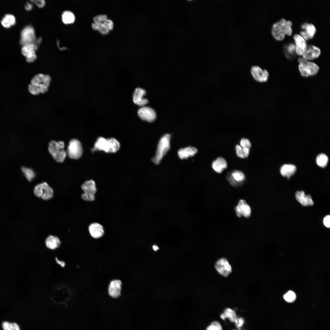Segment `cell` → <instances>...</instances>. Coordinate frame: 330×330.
Here are the masks:
<instances>
[{"label": "cell", "mask_w": 330, "mask_h": 330, "mask_svg": "<svg viewBox=\"0 0 330 330\" xmlns=\"http://www.w3.org/2000/svg\"><path fill=\"white\" fill-rule=\"evenodd\" d=\"M220 317L224 320L226 318H228L231 322L233 323H235L237 318L235 311L230 308H226L223 313L221 314Z\"/></svg>", "instance_id": "cell-29"}, {"label": "cell", "mask_w": 330, "mask_h": 330, "mask_svg": "<svg viewBox=\"0 0 330 330\" xmlns=\"http://www.w3.org/2000/svg\"><path fill=\"white\" fill-rule=\"evenodd\" d=\"M38 47L34 43L28 44L23 46L21 52L25 57L28 63L34 62L37 58L35 51Z\"/></svg>", "instance_id": "cell-10"}, {"label": "cell", "mask_w": 330, "mask_h": 330, "mask_svg": "<svg viewBox=\"0 0 330 330\" xmlns=\"http://www.w3.org/2000/svg\"><path fill=\"white\" fill-rule=\"evenodd\" d=\"M82 148L81 143L78 140H71L68 146L66 153L70 158L77 159L79 158L82 154Z\"/></svg>", "instance_id": "cell-7"}, {"label": "cell", "mask_w": 330, "mask_h": 330, "mask_svg": "<svg viewBox=\"0 0 330 330\" xmlns=\"http://www.w3.org/2000/svg\"><path fill=\"white\" fill-rule=\"evenodd\" d=\"M323 223L327 227L329 228L330 227V216L328 215L326 216L323 219Z\"/></svg>", "instance_id": "cell-44"}, {"label": "cell", "mask_w": 330, "mask_h": 330, "mask_svg": "<svg viewBox=\"0 0 330 330\" xmlns=\"http://www.w3.org/2000/svg\"><path fill=\"white\" fill-rule=\"evenodd\" d=\"M45 244L48 248L54 250L60 246L61 242L57 237L50 235L46 239Z\"/></svg>", "instance_id": "cell-24"}, {"label": "cell", "mask_w": 330, "mask_h": 330, "mask_svg": "<svg viewBox=\"0 0 330 330\" xmlns=\"http://www.w3.org/2000/svg\"><path fill=\"white\" fill-rule=\"evenodd\" d=\"M295 43V51L299 55H302L307 49L306 40L300 35L296 34L293 37Z\"/></svg>", "instance_id": "cell-15"}, {"label": "cell", "mask_w": 330, "mask_h": 330, "mask_svg": "<svg viewBox=\"0 0 330 330\" xmlns=\"http://www.w3.org/2000/svg\"><path fill=\"white\" fill-rule=\"evenodd\" d=\"M51 81V77L49 75L37 74L31 79L28 86L29 91L35 95L45 93L48 90Z\"/></svg>", "instance_id": "cell-1"}, {"label": "cell", "mask_w": 330, "mask_h": 330, "mask_svg": "<svg viewBox=\"0 0 330 330\" xmlns=\"http://www.w3.org/2000/svg\"><path fill=\"white\" fill-rule=\"evenodd\" d=\"M206 330H222V327L219 322L217 321L212 322L206 328Z\"/></svg>", "instance_id": "cell-36"}, {"label": "cell", "mask_w": 330, "mask_h": 330, "mask_svg": "<svg viewBox=\"0 0 330 330\" xmlns=\"http://www.w3.org/2000/svg\"><path fill=\"white\" fill-rule=\"evenodd\" d=\"M81 197L84 200L92 201L95 200V194L92 193L84 192L82 194Z\"/></svg>", "instance_id": "cell-39"}, {"label": "cell", "mask_w": 330, "mask_h": 330, "mask_svg": "<svg viewBox=\"0 0 330 330\" xmlns=\"http://www.w3.org/2000/svg\"><path fill=\"white\" fill-rule=\"evenodd\" d=\"M34 193L37 197L44 200H48L53 198V191L46 182L37 184L34 187Z\"/></svg>", "instance_id": "cell-6"}, {"label": "cell", "mask_w": 330, "mask_h": 330, "mask_svg": "<svg viewBox=\"0 0 330 330\" xmlns=\"http://www.w3.org/2000/svg\"><path fill=\"white\" fill-rule=\"evenodd\" d=\"M138 114L142 120L152 122L156 119V115L155 110L151 107L143 106L138 111Z\"/></svg>", "instance_id": "cell-12"}, {"label": "cell", "mask_w": 330, "mask_h": 330, "mask_svg": "<svg viewBox=\"0 0 330 330\" xmlns=\"http://www.w3.org/2000/svg\"><path fill=\"white\" fill-rule=\"evenodd\" d=\"M81 188L84 193L95 194L97 188L95 182L90 180L85 182L81 185Z\"/></svg>", "instance_id": "cell-26"}, {"label": "cell", "mask_w": 330, "mask_h": 330, "mask_svg": "<svg viewBox=\"0 0 330 330\" xmlns=\"http://www.w3.org/2000/svg\"><path fill=\"white\" fill-rule=\"evenodd\" d=\"M251 73L254 79L256 81L264 82H266L269 77V73L266 70H262L259 66L255 65L251 67Z\"/></svg>", "instance_id": "cell-11"}, {"label": "cell", "mask_w": 330, "mask_h": 330, "mask_svg": "<svg viewBox=\"0 0 330 330\" xmlns=\"http://www.w3.org/2000/svg\"><path fill=\"white\" fill-rule=\"evenodd\" d=\"M284 298L286 301L290 302H292L295 299L296 295L293 292L290 291L284 295Z\"/></svg>", "instance_id": "cell-38"}, {"label": "cell", "mask_w": 330, "mask_h": 330, "mask_svg": "<svg viewBox=\"0 0 330 330\" xmlns=\"http://www.w3.org/2000/svg\"><path fill=\"white\" fill-rule=\"evenodd\" d=\"M98 31L102 34L105 35L107 34L109 31L107 28L103 24H100Z\"/></svg>", "instance_id": "cell-43"}, {"label": "cell", "mask_w": 330, "mask_h": 330, "mask_svg": "<svg viewBox=\"0 0 330 330\" xmlns=\"http://www.w3.org/2000/svg\"><path fill=\"white\" fill-rule=\"evenodd\" d=\"M170 135L167 134L163 135L160 139L155 156L152 159V162L158 164L163 157L170 148Z\"/></svg>", "instance_id": "cell-3"}, {"label": "cell", "mask_w": 330, "mask_h": 330, "mask_svg": "<svg viewBox=\"0 0 330 330\" xmlns=\"http://www.w3.org/2000/svg\"><path fill=\"white\" fill-rule=\"evenodd\" d=\"M61 16L63 22L66 24H72L75 20V17L74 14L69 11L64 12Z\"/></svg>", "instance_id": "cell-31"}, {"label": "cell", "mask_w": 330, "mask_h": 330, "mask_svg": "<svg viewBox=\"0 0 330 330\" xmlns=\"http://www.w3.org/2000/svg\"><path fill=\"white\" fill-rule=\"evenodd\" d=\"M42 38L41 37H39L37 39H36L34 44H35L38 47L39 45L42 41Z\"/></svg>", "instance_id": "cell-48"}, {"label": "cell", "mask_w": 330, "mask_h": 330, "mask_svg": "<svg viewBox=\"0 0 330 330\" xmlns=\"http://www.w3.org/2000/svg\"><path fill=\"white\" fill-rule=\"evenodd\" d=\"M295 197L297 201L303 206H310L314 204L311 196L309 195H306L303 191L297 192L295 193Z\"/></svg>", "instance_id": "cell-20"}, {"label": "cell", "mask_w": 330, "mask_h": 330, "mask_svg": "<svg viewBox=\"0 0 330 330\" xmlns=\"http://www.w3.org/2000/svg\"><path fill=\"white\" fill-rule=\"evenodd\" d=\"M35 4L39 8L43 7L45 5V2L43 0H37L34 1Z\"/></svg>", "instance_id": "cell-45"}, {"label": "cell", "mask_w": 330, "mask_h": 330, "mask_svg": "<svg viewBox=\"0 0 330 330\" xmlns=\"http://www.w3.org/2000/svg\"><path fill=\"white\" fill-rule=\"evenodd\" d=\"M2 327L4 330H20L19 325L15 323L4 321L2 323Z\"/></svg>", "instance_id": "cell-35"}, {"label": "cell", "mask_w": 330, "mask_h": 330, "mask_svg": "<svg viewBox=\"0 0 330 330\" xmlns=\"http://www.w3.org/2000/svg\"><path fill=\"white\" fill-rule=\"evenodd\" d=\"M152 249L155 251H157L159 249V248L158 246L156 245H154L152 246Z\"/></svg>", "instance_id": "cell-50"}, {"label": "cell", "mask_w": 330, "mask_h": 330, "mask_svg": "<svg viewBox=\"0 0 330 330\" xmlns=\"http://www.w3.org/2000/svg\"><path fill=\"white\" fill-rule=\"evenodd\" d=\"M244 322V319L242 317H237L235 322L236 327L239 330H240V327L243 326Z\"/></svg>", "instance_id": "cell-41"}, {"label": "cell", "mask_w": 330, "mask_h": 330, "mask_svg": "<svg viewBox=\"0 0 330 330\" xmlns=\"http://www.w3.org/2000/svg\"><path fill=\"white\" fill-rule=\"evenodd\" d=\"M108 147V139L100 137L97 139L94 147L92 149L93 152L97 151H103L107 152Z\"/></svg>", "instance_id": "cell-23"}, {"label": "cell", "mask_w": 330, "mask_h": 330, "mask_svg": "<svg viewBox=\"0 0 330 330\" xmlns=\"http://www.w3.org/2000/svg\"><path fill=\"white\" fill-rule=\"evenodd\" d=\"M235 210L237 215L239 217L243 216L247 218L250 216L251 208L244 200H240L238 205L235 207Z\"/></svg>", "instance_id": "cell-14"}, {"label": "cell", "mask_w": 330, "mask_h": 330, "mask_svg": "<svg viewBox=\"0 0 330 330\" xmlns=\"http://www.w3.org/2000/svg\"><path fill=\"white\" fill-rule=\"evenodd\" d=\"M107 19L105 14H101L95 16L93 18L94 23L99 25L103 24Z\"/></svg>", "instance_id": "cell-37"}, {"label": "cell", "mask_w": 330, "mask_h": 330, "mask_svg": "<svg viewBox=\"0 0 330 330\" xmlns=\"http://www.w3.org/2000/svg\"><path fill=\"white\" fill-rule=\"evenodd\" d=\"M103 24L109 31L113 29L114 24L111 20L107 19L103 23Z\"/></svg>", "instance_id": "cell-42"}, {"label": "cell", "mask_w": 330, "mask_h": 330, "mask_svg": "<svg viewBox=\"0 0 330 330\" xmlns=\"http://www.w3.org/2000/svg\"><path fill=\"white\" fill-rule=\"evenodd\" d=\"M88 230L91 236L95 239L101 237L104 233L103 226L97 222L91 223L88 227Z\"/></svg>", "instance_id": "cell-18"}, {"label": "cell", "mask_w": 330, "mask_h": 330, "mask_svg": "<svg viewBox=\"0 0 330 330\" xmlns=\"http://www.w3.org/2000/svg\"><path fill=\"white\" fill-rule=\"evenodd\" d=\"M25 8L27 10L30 11L33 8V5L31 3L28 2L25 5Z\"/></svg>", "instance_id": "cell-47"}, {"label": "cell", "mask_w": 330, "mask_h": 330, "mask_svg": "<svg viewBox=\"0 0 330 330\" xmlns=\"http://www.w3.org/2000/svg\"><path fill=\"white\" fill-rule=\"evenodd\" d=\"M301 28L304 31L300 32V34L305 40L312 39L316 32V29L312 24L304 23L301 26Z\"/></svg>", "instance_id": "cell-16"}, {"label": "cell", "mask_w": 330, "mask_h": 330, "mask_svg": "<svg viewBox=\"0 0 330 330\" xmlns=\"http://www.w3.org/2000/svg\"><path fill=\"white\" fill-rule=\"evenodd\" d=\"M36 39L35 30L31 26H27L22 30L20 41L22 46L34 43Z\"/></svg>", "instance_id": "cell-8"}, {"label": "cell", "mask_w": 330, "mask_h": 330, "mask_svg": "<svg viewBox=\"0 0 330 330\" xmlns=\"http://www.w3.org/2000/svg\"><path fill=\"white\" fill-rule=\"evenodd\" d=\"M197 152V150L196 148L189 146L179 149L178 151V154L181 159H186L193 156Z\"/></svg>", "instance_id": "cell-21"}, {"label": "cell", "mask_w": 330, "mask_h": 330, "mask_svg": "<svg viewBox=\"0 0 330 330\" xmlns=\"http://www.w3.org/2000/svg\"><path fill=\"white\" fill-rule=\"evenodd\" d=\"M245 178V175L242 172L236 170L232 173L229 180L232 185H235L237 182H240L243 181Z\"/></svg>", "instance_id": "cell-27"}, {"label": "cell", "mask_w": 330, "mask_h": 330, "mask_svg": "<svg viewBox=\"0 0 330 330\" xmlns=\"http://www.w3.org/2000/svg\"><path fill=\"white\" fill-rule=\"evenodd\" d=\"M22 171L28 180L29 181L32 180L35 176V174L34 171L30 168L23 167L21 168Z\"/></svg>", "instance_id": "cell-34"}, {"label": "cell", "mask_w": 330, "mask_h": 330, "mask_svg": "<svg viewBox=\"0 0 330 330\" xmlns=\"http://www.w3.org/2000/svg\"><path fill=\"white\" fill-rule=\"evenodd\" d=\"M226 161L223 158L219 157L212 162V167L213 170L217 173H220L227 167Z\"/></svg>", "instance_id": "cell-22"}, {"label": "cell", "mask_w": 330, "mask_h": 330, "mask_svg": "<svg viewBox=\"0 0 330 330\" xmlns=\"http://www.w3.org/2000/svg\"><path fill=\"white\" fill-rule=\"evenodd\" d=\"M299 63V69L301 75L305 77L316 75L319 70V67L315 63L309 61L302 58H298Z\"/></svg>", "instance_id": "cell-5"}, {"label": "cell", "mask_w": 330, "mask_h": 330, "mask_svg": "<svg viewBox=\"0 0 330 330\" xmlns=\"http://www.w3.org/2000/svg\"><path fill=\"white\" fill-rule=\"evenodd\" d=\"M56 260L57 263L60 265L62 267H64V266L65 264L63 261L58 260L57 258H56Z\"/></svg>", "instance_id": "cell-49"}, {"label": "cell", "mask_w": 330, "mask_h": 330, "mask_svg": "<svg viewBox=\"0 0 330 330\" xmlns=\"http://www.w3.org/2000/svg\"><path fill=\"white\" fill-rule=\"evenodd\" d=\"M296 170V167L294 165L284 164L281 167L280 172L283 176L289 178L295 173Z\"/></svg>", "instance_id": "cell-25"}, {"label": "cell", "mask_w": 330, "mask_h": 330, "mask_svg": "<svg viewBox=\"0 0 330 330\" xmlns=\"http://www.w3.org/2000/svg\"><path fill=\"white\" fill-rule=\"evenodd\" d=\"M215 267L217 272L221 276L227 277L232 271V267L228 260L225 258L218 259Z\"/></svg>", "instance_id": "cell-9"}, {"label": "cell", "mask_w": 330, "mask_h": 330, "mask_svg": "<svg viewBox=\"0 0 330 330\" xmlns=\"http://www.w3.org/2000/svg\"><path fill=\"white\" fill-rule=\"evenodd\" d=\"M235 150L237 156L240 158H246L249 155L250 149L242 148L239 145H236Z\"/></svg>", "instance_id": "cell-32"}, {"label": "cell", "mask_w": 330, "mask_h": 330, "mask_svg": "<svg viewBox=\"0 0 330 330\" xmlns=\"http://www.w3.org/2000/svg\"><path fill=\"white\" fill-rule=\"evenodd\" d=\"M287 51L288 52L290 53H292L295 50V45L293 43H291L288 45V46Z\"/></svg>", "instance_id": "cell-46"}, {"label": "cell", "mask_w": 330, "mask_h": 330, "mask_svg": "<svg viewBox=\"0 0 330 330\" xmlns=\"http://www.w3.org/2000/svg\"><path fill=\"white\" fill-rule=\"evenodd\" d=\"M321 54L319 48L314 45L309 46L302 54V58L307 61L312 60L319 57Z\"/></svg>", "instance_id": "cell-19"}, {"label": "cell", "mask_w": 330, "mask_h": 330, "mask_svg": "<svg viewBox=\"0 0 330 330\" xmlns=\"http://www.w3.org/2000/svg\"><path fill=\"white\" fill-rule=\"evenodd\" d=\"M317 164L322 167H326L328 161V156L324 154L321 153L318 155L316 158Z\"/></svg>", "instance_id": "cell-33"}, {"label": "cell", "mask_w": 330, "mask_h": 330, "mask_svg": "<svg viewBox=\"0 0 330 330\" xmlns=\"http://www.w3.org/2000/svg\"><path fill=\"white\" fill-rule=\"evenodd\" d=\"M240 146L242 147L248 148L250 149L251 147V144L250 141L248 139L243 138L240 142Z\"/></svg>", "instance_id": "cell-40"}, {"label": "cell", "mask_w": 330, "mask_h": 330, "mask_svg": "<svg viewBox=\"0 0 330 330\" xmlns=\"http://www.w3.org/2000/svg\"><path fill=\"white\" fill-rule=\"evenodd\" d=\"M108 153H115L117 152L120 147L119 142L114 138H108Z\"/></svg>", "instance_id": "cell-30"}, {"label": "cell", "mask_w": 330, "mask_h": 330, "mask_svg": "<svg viewBox=\"0 0 330 330\" xmlns=\"http://www.w3.org/2000/svg\"><path fill=\"white\" fill-rule=\"evenodd\" d=\"M292 22L282 19L274 23L272 26L271 33L276 39L281 41L283 40L285 35L291 36L292 33Z\"/></svg>", "instance_id": "cell-2"}, {"label": "cell", "mask_w": 330, "mask_h": 330, "mask_svg": "<svg viewBox=\"0 0 330 330\" xmlns=\"http://www.w3.org/2000/svg\"><path fill=\"white\" fill-rule=\"evenodd\" d=\"M122 283L121 280H115L112 281L109 285V295L112 297L116 298L121 295Z\"/></svg>", "instance_id": "cell-17"}, {"label": "cell", "mask_w": 330, "mask_h": 330, "mask_svg": "<svg viewBox=\"0 0 330 330\" xmlns=\"http://www.w3.org/2000/svg\"></svg>", "instance_id": "cell-51"}, {"label": "cell", "mask_w": 330, "mask_h": 330, "mask_svg": "<svg viewBox=\"0 0 330 330\" xmlns=\"http://www.w3.org/2000/svg\"><path fill=\"white\" fill-rule=\"evenodd\" d=\"M15 23V18L13 15L11 14H6L1 21L2 26L6 28H10L14 25Z\"/></svg>", "instance_id": "cell-28"}, {"label": "cell", "mask_w": 330, "mask_h": 330, "mask_svg": "<svg viewBox=\"0 0 330 330\" xmlns=\"http://www.w3.org/2000/svg\"><path fill=\"white\" fill-rule=\"evenodd\" d=\"M64 142L62 141L57 142L52 140L49 143V151L54 159L57 162H62L65 158L67 153L64 150Z\"/></svg>", "instance_id": "cell-4"}, {"label": "cell", "mask_w": 330, "mask_h": 330, "mask_svg": "<svg viewBox=\"0 0 330 330\" xmlns=\"http://www.w3.org/2000/svg\"><path fill=\"white\" fill-rule=\"evenodd\" d=\"M146 94V92L144 89L140 88H136L133 96L134 102L139 106H144L148 102V99L143 97Z\"/></svg>", "instance_id": "cell-13"}]
</instances>
